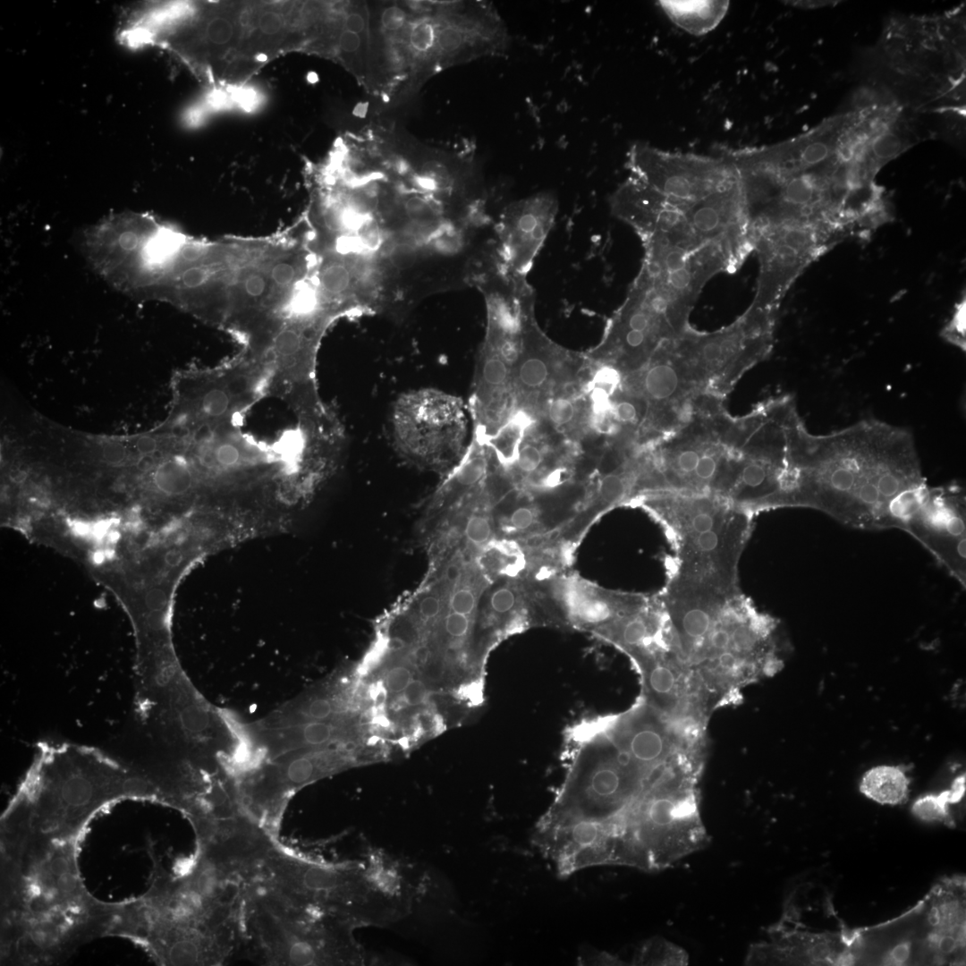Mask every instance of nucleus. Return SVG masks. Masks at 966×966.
<instances>
[{
	"instance_id": "nucleus-42",
	"label": "nucleus",
	"mask_w": 966,
	"mask_h": 966,
	"mask_svg": "<svg viewBox=\"0 0 966 966\" xmlns=\"http://www.w3.org/2000/svg\"><path fill=\"white\" fill-rule=\"evenodd\" d=\"M360 35L347 30H343L339 37V46L346 53L357 51L360 47Z\"/></svg>"
},
{
	"instance_id": "nucleus-44",
	"label": "nucleus",
	"mask_w": 966,
	"mask_h": 966,
	"mask_svg": "<svg viewBox=\"0 0 966 966\" xmlns=\"http://www.w3.org/2000/svg\"><path fill=\"white\" fill-rule=\"evenodd\" d=\"M332 712V706L329 700L325 699H318L311 702L309 707V714L310 716L317 719H323L327 717Z\"/></svg>"
},
{
	"instance_id": "nucleus-5",
	"label": "nucleus",
	"mask_w": 966,
	"mask_h": 966,
	"mask_svg": "<svg viewBox=\"0 0 966 966\" xmlns=\"http://www.w3.org/2000/svg\"><path fill=\"white\" fill-rule=\"evenodd\" d=\"M158 798L148 775L97 748L40 741L4 823L30 838L76 839L81 826L105 807L122 800Z\"/></svg>"
},
{
	"instance_id": "nucleus-40",
	"label": "nucleus",
	"mask_w": 966,
	"mask_h": 966,
	"mask_svg": "<svg viewBox=\"0 0 966 966\" xmlns=\"http://www.w3.org/2000/svg\"><path fill=\"white\" fill-rule=\"evenodd\" d=\"M428 695L425 683L419 680H412L402 691V698L406 704L417 706L422 704Z\"/></svg>"
},
{
	"instance_id": "nucleus-28",
	"label": "nucleus",
	"mask_w": 966,
	"mask_h": 966,
	"mask_svg": "<svg viewBox=\"0 0 966 966\" xmlns=\"http://www.w3.org/2000/svg\"><path fill=\"white\" fill-rule=\"evenodd\" d=\"M911 779L900 766H877L868 770L860 791L880 804L897 805L906 801Z\"/></svg>"
},
{
	"instance_id": "nucleus-10",
	"label": "nucleus",
	"mask_w": 966,
	"mask_h": 966,
	"mask_svg": "<svg viewBox=\"0 0 966 966\" xmlns=\"http://www.w3.org/2000/svg\"><path fill=\"white\" fill-rule=\"evenodd\" d=\"M355 928L253 881L242 902L237 957L270 966L363 965Z\"/></svg>"
},
{
	"instance_id": "nucleus-11",
	"label": "nucleus",
	"mask_w": 966,
	"mask_h": 966,
	"mask_svg": "<svg viewBox=\"0 0 966 966\" xmlns=\"http://www.w3.org/2000/svg\"><path fill=\"white\" fill-rule=\"evenodd\" d=\"M641 501L674 551L670 576L723 590L739 589L738 564L752 530V514L715 495L654 492Z\"/></svg>"
},
{
	"instance_id": "nucleus-32",
	"label": "nucleus",
	"mask_w": 966,
	"mask_h": 966,
	"mask_svg": "<svg viewBox=\"0 0 966 966\" xmlns=\"http://www.w3.org/2000/svg\"><path fill=\"white\" fill-rule=\"evenodd\" d=\"M636 962L655 965H686L688 954L683 949L665 939L648 941L636 955Z\"/></svg>"
},
{
	"instance_id": "nucleus-22",
	"label": "nucleus",
	"mask_w": 966,
	"mask_h": 966,
	"mask_svg": "<svg viewBox=\"0 0 966 966\" xmlns=\"http://www.w3.org/2000/svg\"><path fill=\"white\" fill-rule=\"evenodd\" d=\"M196 852L225 873L251 883L281 843L243 811L191 821Z\"/></svg>"
},
{
	"instance_id": "nucleus-8",
	"label": "nucleus",
	"mask_w": 966,
	"mask_h": 966,
	"mask_svg": "<svg viewBox=\"0 0 966 966\" xmlns=\"http://www.w3.org/2000/svg\"><path fill=\"white\" fill-rule=\"evenodd\" d=\"M964 9L941 15L895 17L869 55L872 70L908 110L953 111L964 106Z\"/></svg>"
},
{
	"instance_id": "nucleus-19",
	"label": "nucleus",
	"mask_w": 966,
	"mask_h": 966,
	"mask_svg": "<svg viewBox=\"0 0 966 966\" xmlns=\"http://www.w3.org/2000/svg\"><path fill=\"white\" fill-rule=\"evenodd\" d=\"M918 540L963 589L966 587V502L962 487H921L898 525Z\"/></svg>"
},
{
	"instance_id": "nucleus-30",
	"label": "nucleus",
	"mask_w": 966,
	"mask_h": 966,
	"mask_svg": "<svg viewBox=\"0 0 966 966\" xmlns=\"http://www.w3.org/2000/svg\"><path fill=\"white\" fill-rule=\"evenodd\" d=\"M550 458L549 450H547L544 443L535 438L530 439L526 433L513 464L506 469L513 472L515 476L531 480L535 484L538 477L543 475L539 487H541L544 472L547 471L549 468L554 470V468L549 464Z\"/></svg>"
},
{
	"instance_id": "nucleus-33",
	"label": "nucleus",
	"mask_w": 966,
	"mask_h": 966,
	"mask_svg": "<svg viewBox=\"0 0 966 966\" xmlns=\"http://www.w3.org/2000/svg\"><path fill=\"white\" fill-rule=\"evenodd\" d=\"M966 297L960 299L954 305L949 321L941 331V336L948 343L965 351L966 348Z\"/></svg>"
},
{
	"instance_id": "nucleus-27",
	"label": "nucleus",
	"mask_w": 966,
	"mask_h": 966,
	"mask_svg": "<svg viewBox=\"0 0 966 966\" xmlns=\"http://www.w3.org/2000/svg\"><path fill=\"white\" fill-rule=\"evenodd\" d=\"M658 4L674 23L694 35L714 30L729 7L728 1H660Z\"/></svg>"
},
{
	"instance_id": "nucleus-43",
	"label": "nucleus",
	"mask_w": 966,
	"mask_h": 966,
	"mask_svg": "<svg viewBox=\"0 0 966 966\" xmlns=\"http://www.w3.org/2000/svg\"><path fill=\"white\" fill-rule=\"evenodd\" d=\"M445 665L440 658L430 659L425 665V675L432 682H438L445 674Z\"/></svg>"
},
{
	"instance_id": "nucleus-16",
	"label": "nucleus",
	"mask_w": 966,
	"mask_h": 966,
	"mask_svg": "<svg viewBox=\"0 0 966 966\" xmlns=\"http://www.w3.org/2000/svg\"><path fill=\"white\" fill-rule=\"evenodd\" d=\"M778 312L750 306L731 326L699 333L691 327L674 340L697 389H725L740 373L765 359L773 347Z\"/></svg>"
},
{
	"instance_id": "nucleus-47",
	"label": "nucleus",
	"mask_w": 966,
	"mask_h": 966,
	"mask_svg": "<svg viewBox=\"0 0 966 966\" xmlns=\"http://www.w3.org/2000/svg\"><path fill=\"white\" fill-rule=\"evenodd\" d=\"M406 647V641L400 637H393L388 640L387 648L391 651H400Z\"/></svg>"
},
{
	"instance_id": "nucleus-38",
	"label": "nucleus",
	"mask_w": 966,
	"mask_h": 966,
	"mask_svg": "<svg viewBox=\"0 0 966 966\" xmlns=\"http://www.w3.org/2000/svg\"><path fill=\"white\" fill-rule=\"evenodd\" d=\"M411 681V673L404 666L393 667L386 676V687L394 693L402 692Z\"/></svg>"
},
{
	"instance_id": "nucleus-18",
	"label": "nucleus",
	"mask_w": 966,
	"mask_h": 966,
	"mask_svg": "<svg viewBox=\"0 0 966 966\" xmlns=\"http://www.w3.org/2000/svg\"><path fill=\"white\" fill-rule=\"evenodd\" d=\"M626 165L630 175L663 195L688 223L706 199L739 179L723 151L713 156L679 153L636 142L629 149Z\"/></svg>"
},
{
	"instance_id": "nucleus-9",
	"label": "nucleus",
	"mask_w": 966,
	"mask_h": 966,
	"mask_svg": "<svg viewBox=\"0 0 966 966\" xmlns=\"http://www.w3.org/2000/svg\"><path fill=\"white\" fill-rule=\"evenodd\" d=\"M704 759L671 765L618 819L602 842L598 866L665 869L704 848L709 836L699 812Z\"/></svg>"
},
{
	"instance_id": "nucleus-1",
	"label": "nucleus",
	"mask_w": 966,
	"mask_h": 966,
	"mask_svg": "<svg viewBox=\"0 0 966 966\" xmlns=\"http://www.w3.org/2000/svg\"><path fill=\"white\" fill-rule=\"evenodd\" d=\"M886 130L878 110L861 104L773 145L724 149L738 174L750 247L779 228L868 239L890 222L891 203L876 182L886 165Z\"/></svg>"
},
{
	"instance_id": "nucleus-13",
	"label": "nucleus",
	"mask_w": 966,
	"mask_h": 966,
	"mask_svg": "<svg viewBox=\"0 0 966 966\" xmlns=\"http://www.w3.org/2000/svg\"><path fill=\"white\" fill-rule=\"evenodd\" d=\"M268 383L267 368L242 352L216 367L178 370L163 421L187 431L239 427L248 409L267 395Z\"/></svg>"
},
{
	"instance_id": "nucleus-12",
	"label": "nucleus",
	"mask_w": 966,
	"mask_h": 966,
	"mask_svg": "<svg viewBox=\"0 0 966 966\" xmlns=\"http://www.w3.org/2000/svg\"><path fill=\"white\" fill-rule=\"evenodd\" d=\"M287 899L334 914L356 928L381 925L399 913L388 888L365 868L303 857L280 843L255 879Z\"/></svg>"
},
{
	"instance_id": "nucleus-24",
	"label": "nucleus",
	"mask_w": 966,
	"mask_h": 966,
	"mask_svg": "<svg viewBox=\"0 0 966 966\" xmlns=\"http://www.w3.org/2000/svg\"><path fill=\"white\" fill-rule=\"evenodd\" d=\"M577 364V357L557 346L540 330L534 307L528 309L522 320L521 350L513 376L518 410L522 402H538L555 386L566 384L571 375L568 369Z\"/></svg>"
},
{
	"instance_id": "nucleus-25",
	"label": "nucleus",
	"mask_w": 966,
	"mask_h": 966,
	"mask_svg": "<svg viewBox=\"0 0 966 966\" xmlns=\"http://www.w3.org/2000/svg\"><path fill=\"white\" fill-rule=\"evenodd\" d=\"M552 602L565 624L594 632L641 604L646 597L610 592L575 578L555 584Z\"/></svg>"
},
{
	"instance_id": "nucleus-21",
	"label": "nucleus",
	"mask_w": 966,
	"mask_h": 966,
	"mask_svg": "<svg viewBox=\"0 0 966 966\" xmlns=\"http://www.w3.org/2000/svg\"><path fill=\"white\" fill-rule=\"evenodd\" d=\"M845 241L820 228H780L767 232L752 242L758 262L756 292L751 307L778 311L789 289L816 260Z\"/></svg>"
},
{
	"instance_id": "nucleus-34",
	"label": "nucleus",
	"mask_w": 966,
	"mask_h": 966,
	"mask_svg": "<svg viewBox=\"0 0 966 966\" xmlns=\"http://www.w3.org/2000/svg\"><path fill=\"white\" fill-rule=\"evenodd\" d=\"M436 25L428 20L416 21L410 29L408 40L416 54H428L436 47Z\"/></svg>"
},
{
	"instance_id": "nucleus-31",
	"label": "nucleus",
	"mask_w": 966,
	"mask_h": 966,
	"mask_svg": "<svg viewBox=\"0 0 966 966\" xmlns=\"http://www.w3.org/2000/svg\"><path fill=\"white\" fill-rule=\"evenodd\" d=\"M965 792V776L958 777L950 790L937 795L928 794L919 798L912 805V812L921 820L943 821L951 824L948 804L958 802Z\"/></svg>"
},
{
	"instance_id": "nucleus-6",
	"label": "nucleus",
	"mask_w": 966,
	"mask_h": 966,
	"mask_svg": "<svg viewBox=\"0 0 966 966\" xmlns=\"http://www.w3.org/2000/svg\"><path fill=\"white\" fill-rule=\"evenodd\" d=\"M75 842L35 841L7 854L5 942L23 962L54 959L83 938L91 922L108 926L113 909L90 898L84 889Z\"/></svg>"
},
{
	"instance_id": "nucleus-26",
	"label": "nucleus",
	"mask_w": 966,
	"mask_h": 966,
	"mask_svg": "<svg viewBox=\"0 0 966 966\" xmlns=\"http://www.w3.org/2000/svg\"><path fill=\"white\" fill-rule=\"evenodd\" d=\"M634 378L637 392L648 404V419H655L663 408L668 409L697 390L680 359L674 339L664 343ZM633 373V374H636Z\"/></svg>"
},
{
	"instance_id": "nucleus-17",
	"label": "nucleus",
	"mask_w": 966,
	"mask_h": 966,
	"mask_svg": "<svg viewBox=\"0 0 966 966\" xmlns=\"http://www.w3.org/2000/svg\"><path fill=\"white\" fill-rule=\"evenodd\" d=\"M708 427L682 428L656 453L642 476L644 491L715 495L723 497L735 453ZM642 485V486H643Z\"/></svg>"
},
{
	"instance_id": "nucleus-35",
	"label": "nucleus",
	"mask_w": 966,
	"mask_h": 966,
	"mask_svg": "<svg viewBox=\"0 0 966 966\" xmlns=\"http://www.w3.org/2000/svg\"><path fill=\"white\" fill-rule=\"evenodd\" d=\"M474 617L449 610L444 619L445 631L453 640L465 643L471 635Z\"/></svg>"
},
{
	"instance_id": "nucleus-41",
	"label": "nucleus",
	"mask_w": 966,
	"mask_h": 966,
	"mask_svg": "<svg viewBox=\"0 0 966 966\" xmlns=\"http://www.w3.org/2000/svg\"><path fill=\"white\" fill-rule=\"evenodd\" d=\"M283 25L282 18L274 12L263 13L258 21L261 32L267 35L278 33L283 28Z\"/></svg>"
},
{
	"instance_id": "nucleus-45",
	"label": "nucleus",
	"mask_w": 966,
	"mask_h": 966,
	"mask_svg": "<svg viewBox=\"0 0 966 966\" xmlns=\"http://www.w3.org/2000/svg\"><path fill=\"white\" fill-rule=\"evenodd\" d=\"M344 26L345 30L360 34L365 29V21L360 13H351L345 18Z\"/></svg>"
},
{
	"instance_id": "nucleus-39",
	"label": "nucleus",
	"mask_w": 966,
	"mask_h": 966,
	"mask_svg": "<svg viewBox=\"0 0 966 966\" xmlns=\"http://www.w3.org/2000/svg\"><path fill=\"white\" fill-rule=\"evenodd\" d=\"M331 734V727L324 723H309L303 728V737L311 745L325 743L330 739Z\"/></svg>"
},
{
	"instance_id": "nucleus-3",
	"label": "nucleus",
	"mask_w": 966,
	"mask_h": 966,
	"mask_svg": "<svg viewBox=\"0 0 966 966\" xmlns=\"http://www.w3.org/2000/svg\"><path fill=\"white\" fill-rule=\"evenodd\" d=\"M657 598L674 654L709 716L783 668L778 622L740 588L723 590L670 576Z\"/></svg>"
},
{
	"instance_id": "nucleus-15",
	"label": "nucleus",
	"mask_w": 966,
	"mask_h": 966,
	"mask_svg": "<svg viewBox=\"0 0 966 966\" xmlns=\"http://www.w3.org/2000/svg\"><path fill=\"white\" fill-rule=\"evenodd\" d=\"M391 430L397 451L423 469L449 473L462 459L467 418L457 397L435 388L402 394L391 413Z\"/></svg>"
},
{
	"instance_id": "nucleus-2",
	"label": "nucleus",
	"mask_w": 966,
	"mask_h": 966,
	"mask_svg": "<svg viewBox=\"0 0 966 966\" xmlns=\"http://www.w3.org/2000/svg\"><path fill=\"white\" fill-rule=\"evenodd\" d=\"M787 462V507L815 509L860 530L893 529L895 501L927 483L911 431L875 419L813 435L794 411Z\"/></svg>"
},
{
	"instance_id": "nucleus-37",
	"label": "nucleus",
	"mask_w": 966,
	"mask_h": 966,
	"mask_svg": "<svg viewBox=\"0 0 966 966\" xmlns=\"http://www.w3.org/2000/svg\"><path fill=\"white\" fill-rule=\"evenodd\" d=\"M407 12L399 5L386 6L380 16V23L387 32H397L407 23Z\"/></svg>"
},
{
	"instance_id": "nucleus-23",
	"label": "nucleus",
	"mask_w": 966,
	"mask_h": 966,
	"mask_svg": "<svg viewBox=\"0 0 966 966\" xmlns=\"http://www.w3.org/2000/svg\"><path fill=\"white\" fill-rule=\"evenodd\" d=\"M556 196L540 191L511 203L497 225L496 254L510 271L527 277L558 213Z\"/></svg>"
},
{
	"instance_id": "nucleus-4",
	"label": "nucleus",
	"mask_w": 966,
	"mask_h": 966,
	"mask_svg": "<svg viewBox=\"0 0 966 966\" xmlns=\"http://www.w3.org/2000/svg\"><path fill=\"white\" fill-rule=\"evenodd\" d=\"M247 886L194 855L186 869L160 871L140 904L124 908V930L165 965L219 966L239 946Z\"/></svg>"
},
{
	"instance_id": "nucleus-46",
	"label": "nucleus",
	"mask_w": 966,
	"mask_h": 966,
	"mask_svg": "<svg viewBox=\"0 0 966 966\" xmlns=\"http://www.w3.org/2000/svg\"><path fill=\"white\" fill-rule=\"evenodd\" d=\"M412 656L417 664L426 665L430 660V649L427 646H419L414 649Z\"/></svg>"
},
{
	"instance_id": "nucleus-36",
	"label": "nucleus",
	"mask_w": 966,
	"mask_h": 966,
	"mask_svg": "<svg viewBox=\"0 0 966 966\" xmlns=\"http://www.w3.org/2000/svg\"><path fill=\"white\" fill-rule=\"evenodd\" d=\"M233 35V24L222 17H215L210 20L205 28V37L211 43L223 45L227 43Z\"/></svg>"
},
{
	"instance_id": "nucleus-29",
	"label": "nucleus",
	"mask_w": 966,
	"mask_h": 966,
	"mask_svg": "<svg viewBox=\"0 0 966 966\" xmlns=\"http://www.w3.org/2000/svg\"><path fill=\"white\" fill-rule=\"evenodd\" d=\"M544 400V418L556 432H570L583 418V406L572 393L565 390L551 393Z\"/></svg>"
},
{
	"instance_id": "nucleus-7",
	"label": "nucleus",
	"mask_w": 966,
	"mask_h": 966,
	"mask_svg": "<svg viewBox=\"0 0 966 966\" xmlns=\"http://www.w3.org/2000/svg\"><path fill=\"white\" fill-rule=\"evenodd\" d=\"M296 284V269L276 234L202 240L183 310L244 343L283 317Z\"/></svg>"
},
{
	"instance_id": "nucleus-14",
	"label": "nucleus",
	"mask_w": 966,
	"mask_h": 966,
	"mask_svg": "<svg viewBox=\"0 0 966 966\" xmlns=\"http://www.w3.org/2000/svg\"><path fill=\"white\" fill-rule=\"evenodd\" d=\"M690 313L640 268L589 359L624 374L636 373L664 343L690 327Z\"/></svg>"
},
{
	"instance_id": "nucleus-20",
	"label": "nucleus",
	"mask_w": 966,
	"mask_h": 966,
	"mask_svg": "<svg viewBox=\"0 0 966 966\" xmlns=\"http://www.w3.org/2000/svg\"><path fill=\"white\" fill-rule=\"evenodd\" d=\"M521 328L487 320L486 340L477 363L470 410L474 434L484 441L494 436L519 410L513 387L521 350Z\"/></svg>"
}]
</instances>
